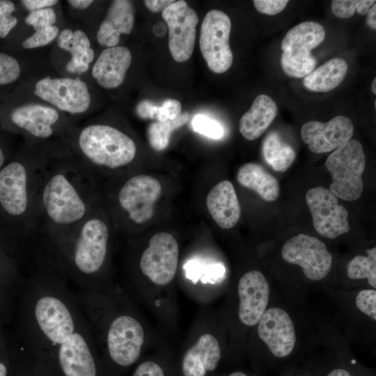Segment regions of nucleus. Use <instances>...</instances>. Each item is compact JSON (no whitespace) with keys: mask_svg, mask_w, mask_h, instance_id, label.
<instances>
[{"mask_svg":"<svg viewBox=\"0 0 376 376\" xmlns=\"http://www.w3.org/2000/svg\"><path fill=\"white\" fill-rule=\"evenodd\" d=\"M55 42L57 49L68 56L64 66L65 75L83 77L91 70L95 61V52L85 31L63 28Z\"/></svg>","mask_w":376,"mask_h":376,"instance_id":"4be33fe9","label":"nucleus"},{"mask_svg":"<svg viewBox=\"0 0 376 376\" xmlns=\"http://www.w3.org/2000/svg\"><path fill=\"white\" fill-rule=\"evenodd\" d=\"M182 113L181 103L175 99H166L162 106L154 105L151 111V120L165 122L176 118Z\"/></svg>","mask_w":376,"mask_h":376,"instance_id":"4c0bfd02","label":"nucleus"},{"mask_svg":"<svg viewBox=\"0 0 376 376\" xmlns=\"http://www.w3.org/2000/svg\"><path fill=\"white\" fill-rule=\"evenodd\" d=\"M19 86V96L43 102L74 120L87 115L93 104L91 86L84 77L36 72Z\"/></svg>","mask_w":376,"mask_h":376,"instance_id":"1a4fd4ad","label":"nucleus"},{"mask_svg":"<svg viewBox=\"0 0 376 376\" xmlns=\"http://www.w3.org/2000/svg\"><path fill=\"white\" fill-rule=\"evenodd\" d=\"M162 15L168 25L169 48L173 58L179 63L189 60L195 45L198 22L196 13L185 1L180 0L164 10Z\"/></svg>","mask_w":376,"mask_h":376,"instance_id":"6ab92c4d","label":"nucleus"},{"mask_svg":"<svg viewBox=\"0 0 376 376\" xmlns=\"http://www.w3.org/2000/svg\"><path fill=\"white\" fill-rule=\"evenodd\" d=\"M58 0H22L19 3L28 11L32 12L47 8L55 7L58 4Z\"/></svg>","mask_w":376,"mask_h":376,"instance_id":"79ce46f5","label":"nucleus"},{"mask_svg":"<svg viewBox=\"0 0 376 376\" xmlns=\"http://www.w3.org/2000/svg\"><path fill=\"white\" fill-rule=\"evenodd\" d=\"M144 338V330L139 321L124 312L108 320L96 344L103 346L115 364L127 367L139 359Z\"/></svg>","mask_w":376,"mask_h":376,"instance_id":"ddd939ff","label":"nucleus"},{"mask_svg":"<svg viewBox=\"0 0 376 376\" xmlns=\"http://www.w3.org/2000/svg\"><path fill=\"white\" fill-rule=\"evenodd\" d=\"M66 2L70 8L78 12L86 11L95 3L93 0H68Z\"/></svg>","mask_w":376,"mask_h":376,"instance_id":"c03bdc74","label":"nucleus"},{"mask_svg":"<svg viewBox=\"0 0 376 376\" xmlns=\"http://www.w3.org/2000/svg\"><path fill=\"white\" fill-rule=\"evenodd\" d=\"M237 180L240 185L254 191L265 201L273 202L279 197L277 179L259 164H243L237 171Z\"/></svg>","mask_w":376,"mask_h":376,"instance_id":"cd10ccee","label":"nucleus"},{"mask_svg":"<svg viewBox=\"0 0 376 376\" xmlns=\"http://www.w3.org/2000/svg\"><path fill=\"white\" fill-rule=\"evenodd\" d=\"M179 248L175 237L166 232L154 235L139 262L142 274L157 285H166L175 277Z\"/></svg>","mask_w":376,"mask_h":376,"instance_id":"a211bd4d","label":"nucleus"},{"mask_svg":"<svg viewBox=\"0 0 376 376\" xmlns=\"http://www.w3.org/2000/svg\"><path fill=\"white\" fill-rule=\"evenodd\" d=\"M191 126L195 132L214 139L221 138L224 132L218 121L203 114H197L194 117Z\"/></svg>","mask_w":376,"mask_h":376,"instance_id":"f704fd0d","label":"nucleus"},{"mask_svg":"<svg viewBox=\"0 0 376 376\" xmlns=\"http://www.w3.org/2000/svg\"><path fill=\"white\" fill-rule=\"evenodd\" d=\"M359 0H334L331 1V11L338 17L350 18L357 10Z\"/></svg>","mask_w":376,"mask_h":376,"instance_id":"58836bf2","label":"nucleus"},{"mask_svg":"<svg viewBox=\"0 0 376 376\" xmlns=\"http://www.w3.org/2000/svg\"><path fill=\"white\" fill-rule=\"evenodd\" d=\"M227 376H249L246 373L242 371H235L230 373Z\"/></svg>","mask_w":376,"mask_h":376,"instance_id":"3c124183","label":"nucleus"},{"mask_svg":"<svg viewBox=\"0 0 376 376\" xmlns=\"http://www.w3.org/2000/svg\"><path fill=\"white\" fill-rule=\"evenodd\" d=\"M306 295L285 286L274 288L267 308L253 328L266 363L283 364L318 342V315Z\"/></svg>","mask_w":376,"mask_h":376,"instance_id":"7ed1b4c3","label":"nucleus"},{"mask_svg":"<svg viewBox=\"0 0 376 376\" xmlns=\"http://www.w3.org/2000/svg\"><path fill=\"white\" fill-rule=\"evenodd\" d=\"M231 21L225 13L211 10L201 27L199 46L209 69L217 74L226 72L232 65L233 55L229 45Z\"/></svg>","mask_w":376,"mask_h":376,"instance_id":"4468645a","label":"nucleus"},{"mask_svg":"<svg viewBox=\"0 0 376 376\" xmlns=\"http://www.w3.org/2000/svg\"><path fill=\"white\" fill-rule=\"evenodd\" d=\"M345 280L337 288L376 290V247L366 249V254L350 258L345 267Z\"/></svg>","mask_w":376,"mask_h":376,"instance_id":"bb28decb","label":"nucleus"},{"mask_svg":"<svg viewBox=\"0 0 376 376\" xmlns=\"http://www.w3.org/2000/svg\"><path fill=\"white\" fill-rule=\"evenodd\" d=\"M47 150L28 145L24 158L0 169V205L12 217H23L31 235L36 229V196Z\"/></svg>","mask_w":376,"mask_h":376,"instance_id":"423d86ee","label":"nucleus"},{"mask_svg":"<svg viewBox=\"0 0 376 376\" xmlns=\"http://www.w3.org/2000/svg\"><path fill=\"white\" fill-rule=\"evenodd\" d=\"M354 126L345 116H337L327 123L311 120L301 128V137L314 153H324L336 149L352 139Z\"/></svg>","mask_w":376,"mask_h":376,"instance_id":"aec40b11","label":"nucleus"},{"mask_svg":"<svg viewBox=\"0 0 376 376\" xmlns=\"http://www.w3.org/2000/svg\"><path fill=\"white\" fill-rule=\"evenodd\" d=\"M5 161V155L2 148L0 146V169H1Z\"/></svg>","mask_w":376,"mask_h":376,"instance_id":"8fccbe9b","label":"nucleus"},{"mask_svg":"<svg viewBox=\"0 0 376 376\" xmlns=\"http://www.w3.org/2000/svg\"><path fill=\"white\" fill-rule=\"evenodd\" d=\"M280 255L285 263L299 268L301 292L323 290L329 285L334 257L318 237L298 234L283 243Z\"/></svg>","mask_w":376,"mask_h":376,"instance_id":"9d476101","label":"nucleus"},{"mask_svg":"<svg viewBox=\"0 0 376 376\" xmlns=\"http://www.w3.org/2000/svg\"><path fill=\"white\" fill-rule=\"evenodd\" d=\"M254 6L256 9L260 13L274 15L286 7L288 0H254Z\"/></svg>","mask_w":376,"mask_h":376,"instance_id":"ea45409f","label":"nucleus"},{"mask_svg":"<svg viewBox=\"0 0 376 376\" xmlns=\"http://www.w3.org/2000/svg\"><path fill=\"white\" fill-rule=\"evenodd\" d=\"M134 22V8L131 1H112L96 33L98 44L104 47L118 45L123 34L131 33Z\"/></svg>","mask_w":376,"mask_h":376,"instance_id":"5701e85b","label":"nucleus"},{"mask_svg":"<svg viewBox=\"0 0 376 376\" xmlns=\"http://www.w3.org/2000/svg\"><path fill=\"white\" fill-rule=\"evenodd\" d=\"M63 146L90 172L93 168L120 169L130 164L136 155V145L130 136L101 123L76 126Z\"/></svg>","mask_w":376,"mask_h":376,"instance_id":"39448f33","label":"nucleus"},{"mask_svg":"<svg viewBox=\"0 0 376 376\" xmlns=\"http://www.w3.org/2000/svg\"><path fill=\"white\" fill-rule=\"evenodd\" d=\"M16 10L15 2L0 0V39H4L18 24V18L14 15Z\"/></svg>","mask_w":376,"mask_h":376,"instance_id":"c9c22d12","label":"nucleus"},{"mask_svg":"<svg viewBox=\"0 0 376 376\" xmlns=\"http://www.w3.org/2000/svg\"><path fill=\"white\" fill-rule=\"evenodd\" d=\"M306 201L319 235L335 239L349 232L347 210L338 204V198L329 189L323 187L311 188L306 194Z\"/></svg>","mask_w":376,"mask_h":376,"instance_id":"dca6fc26","label":"nucleus"},{"mask_svg":"<svg viewBox=\"0 0 376 376\" xmlns=\"http://www.w3.org/2000/svg\"><path fill=\"white\" fill-rule=\"evenodd\" d=\"M347 72V63L343 58H334L304 77L303 84L309 91L326 93L338 86Z\"/></svg>","mask_w":376,"mask_h":376,"instance_id":"c85d7f7f","label":"nucleus"},{"mask_svg":"<svg viewBox=\"0 0 376 376\" xmlns=\"http://www.w3.org/2000/svg\"><path fill=\"white\" fill-rule=\"evenodd\" d=\"M8 373V369L5 363L0 362V376H6Z\"/></svg>","mask_w":376,"mask_h":376,"instance_id":"09e8293b","label":"nucleus"},{"mask_svg":"<svg viewBox=\"0 0 376 376\" xmlns=\"http://www.w3.org/2000/svg\"><path fill=\"white\" fill-rule=\"evenodd\" d=\"M273 290L267 277L257 269L244 273L239 279L237 318L245 328H253L268 306Z\"/></svg>","mask_w":376,"mask_h":376,"instance_id":"f3484780","label":"nucleus"},{"mask_svg":"<svg viewBox=\"0 0 376 376\" xmlns=\"http://www.w3.org/2000/svg\"><path fill=\"white\" fill-rule=\"evenodd\" d=\"M21 336V350L61 376H97L87 319L68 282L50 269L36 267L24 287Z\"/></svg>","mask_w":376,"mask_h":376,"instance_id":"f257e3e1","label":"nucleus"},{"mask_svg":"<svg viewBox=\"0 0 376 376\" xmlns=\"http://www.w3.org/2000/svg\"><path fill=\"white\" fill-rule=\"evenodd\" d=\"M28 73L25 64L16 56L0 52V88L13 86L22 81L24 84Z\"/></svg>","mask_w":376,"mask_h":376,"instance_id":"2f4dec72","label":"nucleus"},{"mask_svg":"<svg viewBox=\"0 0 376 376\" xmlns=\"http://www.w3.org/2000/svg\"><path fill=\"white\" fill-rule=\"evenodd\" d=\"M189 119V113L185 111L173 120L152 123L147 130L148 139L150 146L157 151L166 148L171 133L187 123Z\"/></svg>","mask_w":376,"mask_h":376,"instance_id":"7c9ffc66","label":"nucleus"},{"mask_svg":"<svg viewBox=\"0 0 376 376\" xmlns=\"http://www.w3.org/2000/svg\"><path fill=\"white\" fill-rule=\"evenodd\" d=\"M58 15L54 7L29 12L24 19L26 25L33 30L56 25Z\"/></svg>","mask_w":376,"mask_h":376,"instance_id":"72a5a7b5","label":"nucleus"},{"mask_svg":"<svg viewBox=\"0 0 376 376\" xmlns=\"http://www.w3.org/2000/svg\"><path fill=\"white\" fill-rule=\"evenodd\" d=\"M371 89L373 93L375 95L376 94V79L375 78L372 82L371 85Z\"/></svg>","mask_w":376,"mask_h":376,"instance_id":"603ef678","label":"nucleus"},{"mask_svg":"<svg viewBox=\"0 0 376 376\" xmlns=\"http://www.w3.org/2000/svg\"><path fill=\"white\" fill-rule=\"evenodd\" d=\"M132 62L130 49L117 45L104 48L91 68V76L106 90H114L123 85Z\"/></svg>","mask_w":376,"mask_h":376,"instance_id":"412c9836","label":"nucleus"},{"mask_svg":"<svg viewBox=\"0 0 376 376\" xmlns=\"http://www.w3.org/2000/svg\"><path fill=\"white\" fill-rule=\"evenodd\" d=\"M325 166L333 180L329 190L337 198L352 201L361 196L366 156L358 140L351 139L335 149L327 157Z\"/></svg>","mask_w":376,"mask_h":376,"instance_id":"9b49d317","label":"nucleus"},{"mask_svg":"<svg viewBox=\"0 0 376 376\" xmlns=\"http://www.w3.org/2000/svg\"><path fill=\"white\" fill-rule=\"evenodd\" d=\"M8 119L29 140V145L49 149L62 144L75 128V120L38 100L19 96Z\"/></svg>","mask_w":376,"mask_h":376,"instance_id":"0eeeda50","label":"nucleus"},{"mask_svg":"<svg viewBox=\"0 0 376 376\" xmlns=\"http://www.w3.org/2000/svg\"><path fill=\"white\" fill-rule=\"evenodd\" d=\"M322 291L334 311L337 328L347 341L373 345L376 336V290H345L328 286Z\"/></svg>","mask_w":376,"mask_h":376,"instance_id":"6e6552de","label":"nucleus"},{"mask_svg":"<svg viewBox=\"0 0 376 376\" xmlns=\"http://www.w3.org/2000/svg\"><path fill=\"white\" fill-rule=\"evenodd\" d=\"M265 162L276 171H285L295 159L294 149L283 141L277 132L269 133L263 143Z\"/></svg>","mask_w":376,"mask_h":376,"instance_id":"c756f323","label":"nucleus"},{"mask_svg":"<svg viewBox=\"0 0 376 376\" xmlns=\"http://www.w3.org/2000/svg\"><path fill=\"white\" fill-rule=\"evenodd\" d=\"M325 30L319 23L307 21L290 29L281 42V66L290 77L309 75L317 64L311 51L324 40Z\"/></svg>","mask_w":376,"mask_h":376,"instance_id":"f8f14e48","label":"nucleus"},{"mask_svg":"<svg viewBox=\"0 0 376 376\" xmlns=\"http://www.w3.org/2000/svg\"><path fill=\"white\" fill-rule=\"evenodd\" d=\"M366 22L372 29H376V3L368 12Z\"/></svg>","mask_w":376,"mask_h":376,"instance_id":"a18cd8bd","label":"nucleus"},{"mask_svg":"<svg viewBox=\"0 0 376 376\" xmlns=\"http://www.w3.org/2000/svg\"><path fill=\"white\" fill-rule=\"evenodd\" d=\"M283 376H315L314 373L309 369L308 370H294L292 371H288Z\"/></svg>","mask_w":376,"mask_h":376,"instance_id":"49530a36","label":"nucleus"},{"mask_svg":"<svg viewBox=\"0 0 376 376\" xmlns=\"http://www.w3.org/2000/svg\"><path fill=\"white\" fill-rule=\"evenodd\" d=\"M206 205L214 221L222 228L229 229L238 222L241 209L231 182L223 180L209 192Z\"/></svg>","mask_w":376,"mask_h":376,"instance_id":"393cba45","label":"nucleus"},{"mask_svg":"<svg viewBox=\"0 0 376 376\" xmlns=\"http://www.w3.org/2000/svg\"><path fill=\"white\" fill-rule=\"evenodd\" d=\"M175 1L173 0H146L144 4L152 12H160L165 10Z\"/></svg>","mask_w":376,"mask_h":376,"instance_id":"37998d69","label":"nucleus"},{"mask_svg":"<svg viewBox=\"0 0 376 376\" xmlns=\"http://www.w3.org/2000/svg\"><path fill=\"white\" fill-rule=\"evenodd\" d=\"M94 208L91 172L63 146L47 150L36 189V250L47 256L61 249Z\"/></svg>","mask_w":376,"mask_h":376,"instance_id":"f03ea898","label":"nucleus"},{"mask_svg":"<svg viewBox=\"0 0 376 376\" xmlns=\"http://www.w3.org/2000/svg\"><path fill=\"white\" fill-rule=\"evenodd\" d=\"M221 357V348L217 338L211 334H203L183 356V375L205 376L217 368Z\"/></svg>","mask_w":376,"mask_h":376,"instance_id":"b1692460","label":"nucleus"},{"mask_svg":"<svg viewBox=\"0 0 376 376\" xmlns=\"http://www.w3.org/2000/svg\"><path fill=\"white\" fill-rule=\"evenodd\" d=\"M278 114L276 102L267 95H260L253 100L251 108L243 114L239 122V130L247 140L260 137Z\"/></svg>","mask_w":376,"mask_h":376,"instance_id":"a878e982","label":"nucleus"},{"mask_svg":"<svg viewBox=\"0 0 376 376\" xmlns=\"http://www.w3.org/2000/svg\"><path fill=\"white\" fill-rule=\"evenodd\" d=\"M60 31L61 29L57 25L34 30L22 40V47L24 49L30 50L46 47L56 41Z\"/></svg>","mask_w":376,"mask_h":376,"instance_id":"473e14b6","label":"nucleus"},{"mask_svg":"<svg viewBox=\"0 0 376 376\" xmlns=\"http://www.w3.org/2000/svg\"><path fill=\"white\" fill-rule=\"evenodd\" d=\"M109 229L95 208L79 225L70 240L43 262L67 282L79 289L101 285L109 252Z\"/></svg>","mask_w":376,"mask_h":376,"instance_id":"20e7f679","label":"nucleus"},{"mask_svg":"<svg viewBox=\"0 0 376 376\" xmlns=\"http://www.w3.org/2000/svg\"><path fill=\"white\" fill-rule=\"evenodd\" d=\"M162 194L158 180L146 175L131 177L120 187L118 202L131 221L144 224L151 219L154 207Z\"/></svg>","mask_w":376,"mask_h":376,"instance_id":"2eb2a0df","label":"nucleus"},{"mask_svg":"<svg viewBox=\"0 0 376 376\" xmlns=\"http://www.w3.org/2000/svg\"><path fill=\"white\" fill-rule=\"evenodd\" d=\"M132 376H165L162 367L153 361L141 363L136 368Z\"/></svg>","mask_w":376,"mask_h":376,"instance_id":"a19ab883","label":"nucleus"},{"mask_svg":"<svg viewBox=\"0 0 376 376\" xmlns=\"http://www.w3.org/2000/svg\"><path fill=\"white\" fill-rule=\"evenodd\" d=\"M343 338V335L339 334L337 340L338 359L323 370L321 376H357L352 366H350L346 361H343V359H340L342 350L347 341L345 339L342 343Z\"/></svg>","mask_w":376,"mask_h":376,"instance_id":"e433bc0d","label":"nucleus"},{"mask_svg":"<svg viewBox=\"0 0 376 376\" xmlns=\"http://www.w3.org/2000/svg\"><path fill=\"white\" fill-rule=\"evenodd\" d=\"M166 29L165 25L162 22L155 24L153 26V32L157 36H162L165 34Z\"/></svg>","mask_w":376,"mask_h":376,"instance_id":"de8ad7c7","label":"nucleus"}]
</instances>
